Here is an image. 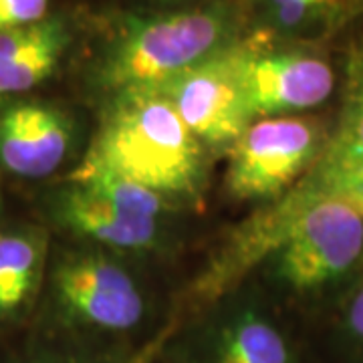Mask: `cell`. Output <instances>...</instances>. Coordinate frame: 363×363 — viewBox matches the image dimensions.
Here are the masks:
<instances>
[{
    "mask_svg": "<svg viewBox=\"0 0 363 363\" xmlns=\"http://www.w3.org/2000/svg\"><path fill=\"white\" fill-rule=\"evenodd\" d=\"M81 166L109 169L162 196L182 194L200 180L202 147L162 91H125Z\"/></svg>",
    "mask_w": 363,
    "mask_h": 363,
    "instance_id": "cell-1",
    "label": "cell"
},
{
    "mask_svg": "<svg viewBox=\"0 0 363 363\" xmlns=\"http://www.w3.org/2000/svg\"><path fill=\"white\" fill-rule=\"evenodd\" d=\"M224 37V18L212 11H182L147 21L117 43L105 61V83L119 93L160 89L212 59Z\"/></svg>",
    "mask_w": 363,
    "mask_h": 363,
    "instance_id": "cell-2",
    "label": "cell"
},
{
    "mask_svg": "<svg viewBox=\"0 0 363 363\" xmlns=\"http://www.w3.org/2000/svg\"><path fill=\"white\" fill-rule=\"evenodd\" d=\"M279 255L289 285L313 289L351 269L363 252V214L339 200H317L297 210Z\"/></svg>",
    "mask_w": 363,
    "mask_h": 363,
    "instance_id": "cell-3",
    "label": "cell"
},
{
    "mask_svg": "<svg viewBox=\"0 0 363 363\" xmlns=\"http://www.w3.org/2000/svg\"><path fill=\"white\" fill-rule=\"evenodd\" d=\"M317 128L298 117H267L234 142L228 186L238 198L279 194L317 156Z\"/></svg>",
    "mask_w": 363,
    "mask_h": 363,
    "instance_id": "cell-4",
    "label": "cell"
},
{
    "mask_svg": "<svg viewBox=\"0 0 363 363\" xmlns=\"http://www.w3.org/2000/svg\"><path fill=\"white\" fill-rule=\"evenodd\" d=\"M238 59L214 55L160 87L200 142L234 143L250 125Z\"/></svg>",
    "mask_w": 363,
    "mask_h": 363,
    "instance_id": "cell-5",
    "label": "cell"
},
{
    "mask_svg": "<svg viewBox=\"0 0 363 363\" xmlns=\"http://www.w3.org/2000/svg\"><path fill=\"white\" fill-rule=\"evenodd\" d=\"M61 303L75 319L104 331H130L143 315V298L121 267L101 257H77L55 277Z\"/></svg>",
    "mask_w": 363,
    "mask_h": 363,
    "instance_id": "cell-6",
    "label": "cell"
},
{
    "mask_svg": "<svg viewBox=\"0 0 363 363\" xmlns=\"http://www.w3.org/2000/svg\"><path fill=\"white\" fill-rule=\"evenodd\" d=\"M240 83L250 116L301 111L323 104L333 91V71L309 55H240Z\"/></svg>",
    "mask_w": 363,
    "mask_h": 363,
    "instance_id": "cell-7",
    "label": "cell"
},
{
    "mask_svg": "<svg viewBox=\"0 0 363 363\" xmlns=\"http://www.w3.org/2000/svg\"><path fill=\"white\" fill-rule=\"evenodd\" d=\"M301 190V206L339 200L363 214V61L351 67L350 93L339 130Z\"/></svg>",
    "mask_w": 363,
    "mask_h": 363,
    "instance_id": "cell-8",
    "label": "cell"
},
{
    "mask_svg": "<svg viewBox=\"0 0 363 363\" xmlns=\"http://www.w3.org/2000/svg\"><path fill=\"white\" fill-rule=\"evenodd\" d=\"M69 152L65 117L47 105L21 104L0 116V162L23 178H43Z\"/></svg>",
    "mask_w": 363,
    "mask_h": 363,
    "instance_id": "cell-9",
    "label": "cell"
},
{
    "mask_svg": "<svg viewBox=\"0 0 363 363\" xmlns=\"http://www.w3.org/2000/svg\"><path fill=\"white\" fill-rule=\"evenodd\" d=\"M65 23L45 18L37 25L0 33V95L33 89L55 71L65 51Z\"/></svg>",
    "mask_w": 363,
    "mask_h": 363,
    "instance_id": "cell-10",
    "label": "cell"
},
{
    "mask_svg": "<svg viewBox=\"0 0 363 363\" xmlns=\"http://www.w3.org/2000/svg\"><path fill=\"white\" fill-rule=\"evenodd\" d=\"M61 212L73 230L107 247L131 250L150 247L156 240L157 222L131 218L81 186L65 196Z\"/></svg>",
    "mask_w": 363,
    "mask_h": 363,
    "instance_id": "cell-11",
    "label": "cell"
},
{
    "mask_svg": "<svg viewBox=\"0 0 363 363\" xmlns=\"http://www.w3.org/2000/svg\"><path fill=\"white\" fill-rule=\"evenodd\" d=\"M196 363H293V350L277 325L245 313L210 337Z\"/></svg>",
    "mask_w": 363,
    "mask_h": 363,
    "instance_id": "cell-12",
    "label": "cell"
},
{
    "mask_svg": "<svg viewBox=\"0 0 363 363\" xmlns=\"http://www.w3.org/2000/svg\"><path fill=\"white\" fill-rule=\"evenodd\" d=\"M40 242L28 234H0V315L16 311L39 279Z\"/></svg>",
    "mask_w": 363,
    "mask_h": 363,
    "instance_id": "cell-13",
    "label": "cell"
},
{
    "mask_svg": "<svg viewBox=\"0 0 363 363\" xmlns=\"http://www.w3.org/2000/svg\"><path fill=\"white\" fill-rule=\"evenodd\" d=\"M73 182L75 186L89 190L91 194L99 196L107 204L138 220L156 222L157 214L164 210L162 194L138 182L117 176L109 169L79 166L77 172L73 174Z\"/></svg>",
    "mask_w": 363,
    "mask_h": 363,
    "instance_id": "cell-14",
    "label": "cell"
},
{
    "mask_svg": "<svg viewBox=\"0 0 363 363\" xmlns=\"http://www.w3.org/2000/svg\"><path fill=\"white\" fill-rule=\"evenodd\" d=\"M49 0H0V33L45 21Z\"/></svg>",
    "mask_w": 363,
    "mask_h": 363,
    "instance_id": "cell-15",
    "label": "cell"
},
{
    "mask_svg": "<svg viewBox=\"0 0 363 363\" xmlns=\"http://www.w3.org/2000/svg\"><path fill=\"white\" fill-rule=\"evenodd\" d=\"M277 9V16L285 26L305 23L309 16L321 14L329 9H337L341 0H271Z\"/></svg>",
    "mask_w": 363,
    "mask_h": 363,
    "instance_id": "cell-16",
    "label": "cell"
},
{
    "mask_svg": "<svg viewBox=\"0 0 363 363\" xmlns=\"http://www.w3.org/2000/svg\"><path fill=\"white\" fill-rule=\"evenodd\" d=\"M345 331L353 343L363 345V289L359 295L351 301L347 315H345Z\"/></svg>",
    "mask_w": 363,
    "mask_h": 363,
    "instance_id": "cell-17",
    "label": "cell"
}]
</instances>
